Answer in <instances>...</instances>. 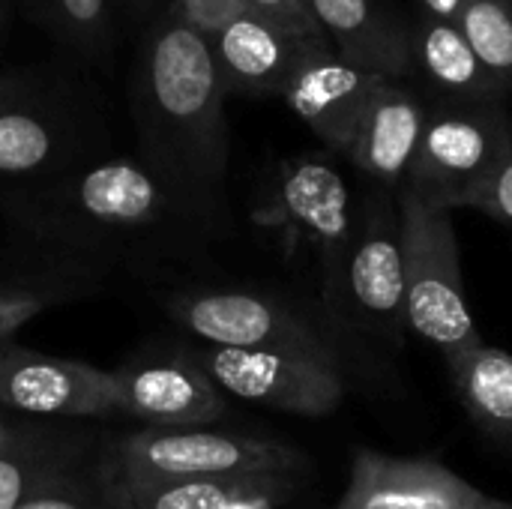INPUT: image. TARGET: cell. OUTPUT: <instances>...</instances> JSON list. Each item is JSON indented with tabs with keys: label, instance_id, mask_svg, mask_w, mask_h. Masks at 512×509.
Here are the masks:
<instances>
[{
	"label": "cell",
	"instance_id": "30",
	"mask_svg": "<svg viewBox=\"0 0 512 509\" xmlns=\"http://www.w3.org/2000/svg\"><path fill=\"white\" fill-rule=\"evenodd\" d=\"M135 6H147V3H153V0H132Z\"/></svg>",
	"mask_w": 512,
	"mask_h": 509
},
{
	"label": "cell",
	"instance_id": "24",
	"mask_svg": "<svg viewBox=\"0 0 512 509\" xmlns=\"http://www.w3.org/2000/svg\"><path fill=\"white\" fill-rule=\"evenodd\" d=\"M18 509H135V504H132L129 492L123 489V483L108 468L105 477L90 480V483L66 477L63 483L30 498Z\"/></svg>",
	"mask_w": 512,
	"mask_h": 509
},
{
	"label": "cell",
	"instance_id": "10",
	"mask_svg": "<svg viewBox=\"0 0 512 509\" xmlns=\"http://www.w3.org/2000/svg\"><path fill=\"white\" fill-rule=\"evenodd\" d=\"M0 405L33 417H120L117 375L9 342L0 348Z\"/></svg>",
	"mask_w": 512,
	"mask_h": 509
},
{
	"label": "cell",
	"instance_id": "14",
	"mask_svg": "<svg viewBox=\"0 0 512 509\" xmlns=\"http://www.w3.org/2000/svg\"><path fill=\"white\" fill-rule=\"evenodd\" d=\"M222 84L243 96H282L297 69L324 48L318 42L294 39L252 12L231 18L216 33H207Z\"/></svg>",
	"mask_w": 512,
	"mask_h": 509
},
{
	"label": "cell",
	"instance_id": "6",
	"mask_svg": "<svg viewBox=\"0 0 512 509\" xmlns=\"http://www.w3.org/2000/svg\"><path fill=\"white\" fill-rule=\"evenodd\" d=\"M303 465L300 453L288 444L198 429H138L117 441L111 474L120 483H159V480H204V477H237V474H297Z\"/></svg>",
	"mask_w": 512,
	"mask_h": 509
},
{
	"label": "cell",
	"instance_id": "3",
	"mask_svg": "<svg viewBox=\"0 0 512 509\" xmlns=\"http://www.w3.org/2000/svg\"><path fill=\"white\" fill-rule=\"evenodd\" d=\"M402 264H405V324L444 360L486 342L474 324L462 279L453 213L399 192Z\"/></svg>",
	"mask_w": 512,
	"mask_h": 509
},
{
	"label": "cell",
	"instance_id": "8",
	"mask_svg": "<svg viewBox=\"0 0 512 509\" xmlns=\"http://www.w3.org/2000/svg\"><path fill=\"white\" fill-rule=\"evenodd\" d=\"M168 309L171 318L207 348L330 351L300 312L258 291H186L177 294Z\"/></svg>",
	"mask_w": 512,
	"mask_h": 509
},
{
	"label": "cell",
	"instance_id": "17",
	"mask_svg": "<svg viewBox=\"0 0 512 509\" xmlns=\"http://www.w3.org/2000/svg\"><path fill=\"white\" fill-rule=\"evenodd\" d=\"M333 51L366 72L399 78L414 63L411 39L372 0H309Z\"/></svg>",
	"mask_w": 512,
	"mask_h": 509
},
{
	"label": "cell",
	"instance_id": "5",
	"mask_svg": "<svg viewBox=\"0 0 512 509\" xmlns=\"http://www.w3.org/2000/svg\"><path fill=\"white\" fill-rule=\"evenodd\" d=\"M512 150V123L501 102H441L429 108L414 165L399 192L432 207H471Z\"/></svg>",
	"mask_w": 512,
	"mask_h": 509
},
{
	"label": "cell",
	"instance_id": "4",
	"mask_svg": "<svg viewBox=\"0 0 512 509\" xmlns=\"http://www.w3.org/2000/svg\"><path fill=\"white\" fill-rule=\"evenodd\" d=\"M255 222L282 237L288 258H312L318 264L324 303L336 315L342 270L357 228L351 189L336 165L318 156L285 162L258 204Z\"/></svg>",
	"mask_w": 512,
	"mask_h": 509
},
{
	"label": "cell",
	"instance_id": "12",
	"mask_svg": "<svg viewBox=\"0 0 512 509\" xmlns=\"http://www.w3.org/2000/svg\"><path fill=\"white\" fill-rule=\"evenodd\" d=\"M120 414L150 423L153 429H198L225 417V393L189 360L141 363L114 372Z\"/></svg>",
	"mask_w": 512,
	"mask_h": 509
},
{
	"label": "cell",
	"instance_id": "9",
	"mask_svg": "<svg viewBox=\"0 0 512 509\" xmlns=\"http://www.w3.org/2000/svg\"><path fill=\"white\" fill-rule=\"evenodd\" d=\"M342 318L372 330H399L405 324V264L402 216L387 198H372L357 213L354 240L345 258L339 303Z\"/></svg>",
	"mask_w": 512,
	"mask_h": 509
},
{
	"label": "cell",
	"instance_id": "23",
	"mask_svg": "<svg viewBox=\"0 0 512 509\" xmlns=\"http://www.w3.org/2000/svg\"><path fill=\"white\" fill-rule=\"evenodd\" d=\"M39 21L75 51L96 57L108 48L111 0H27Z\"/></svg>",
	"mask_w": 512,
	"mask_h": 509
},
{
	"label": "cell",
	"instance_id": "18",
	"mask_svg": "<svg viewBox=\"0 0 512 509\" xmlns=\"http://www.w3.org/2000/svg\"><path fill=\"white\" fill-rule=\"evenodd\" d=\"M135 509H279L297 489V474H237L204 480L123 483Z\"/></svg>",
	"mask_w": 512,
	"mask_h": 509
},
{
	"label": "cell",
	"instance_id": "15",
	"mask_svg": "<svg viewBox=\"0 0 512 509\" xmlns=\"http://www.w3.org/2000/svg\"><path fill=\"white\" fill-rule=\"evenodd\" d=\"M69 144V114L51 96L21 81H0V177L48 174L66 162Z\"/></svg>",
	"mask_w": 512,
	"mask_h": 509
},
{
	"label": "cell",
	"instance_id": "11",
	"mask_svg": "<svg viewBox=\"0 0 512 509\" xmlns=\"http://www.w3.org/2000/svg\"><path fill=\"white\" fill-rule=\"evenodd\" d=\"M333 509H512L435 459L357 450Z\"/></svg>",
	"mask_w": 512,
	"mask_h": 509
},
{
	"label": "cell",
	"instance_id": "1",
	"mask_svg": "<svg viewBox=\"0 0 512 509\" xmlns=\"http://www.w3.org/2000/svg\"><path fill=\"white\" fill-rule=\"evenodd\" d=\"M225 96L207 33L180 9L156 21L132 75L141 159L198 198L213 195L228 171Z\"/></svg>",
	"mask_w": 512,
	"mask_h": 509
},
{
	"label": "cell",
	"instance_id": "28",
	"mask_svg": "<svg viewBox=\"0 0 512 509\" xmlns=\"http://www.w3.org/2000/svg\"><path fill=\"white\" fill-rule=\"evenodd\" d=\"M177 9L201 33H216L231 18L249 12V0H177Z\"/></svg>",
	"mask_w": 512,
	"mask_h": 509
},
{
	"label": "cell",
	"instance_id": "22",
	"mask_svg": "<svg viewBox=\"0 0 512 509\" xmlns=\"http://www.w3.org/2000/svg\"><path fill=\"white\" fill-rule=\"evenodd\" d=\"M69 462L72 459L54 447L15 438L6 450H0V509H18L63 483L69 477Z\"/></svg>",
	"mask_w": 512,
	"mask_h": 509
},
{
	"label": "cell",
	"instance_id": "2",
	"mask_svg": "<svg viewBox=\"0 0 512 509\" xmlns=\"http://www.w3.org/2000/svg\"><path fill=\"white\" fill-rule=\"evenodd\" d=\"M201 201L144 159L117 156L57 177L36 204V228L69 243H99L162 228Z\"/></svg>",
	"mask_w": 512,
	"mask_h": 509
},
{
	"label": "cell",
	"instance_id": "20",
	"mask_svg": "<svg viewBox=\"0 0 512 509\" xmlns=\"http://www.w3.org/2000/svg\"><path fill=\"white\" fill-rule=\"evenodd\" d=\"M447 366L471 420L512 450V354L480 342L447 360Z\"/></svg>",
	"mask_w": 512,
	"mask_h": 509
},
{
	"label": "cell",
	"instance_id": "29",
	"mask_svg": "<svg viewBox=\"0 0 512 509\" xmlns=\"http://www.w3.org/2000/svg\"><path fill=\"white\" fill-rule=\"evenodd\" d=\"M15 441V432L3 423V417H0V450H6L9 444Z\"/></svg>",
	"mask_w": 512,
	"mask_h": 509
},
{
	"label": "cell",
	"instance_id": "19",
	"mask_svg": "<svg viewBox=\"0 0 512 509\" xmlns=\"http://www.w3.org/2000/svg\"><path fill=\"white\" fill-rule=\"evenodd\" d=\"M411 45L414 60L444 102H501L507 87L483 66L471 42L453 24L426 15Z\"/></svg>",
	"mask_w": 512,
	"mask_h": 509
},
{
	"label": "cell",
	"instance_id": "13",
	"mask_svg": "<svg viewBox=\"0 0 512 509\" xmlns=\"http://www.w3.org/2000/svg\"><path fill=\"white\" fill-rule=\"evenodd\" d=\"M384 75L345 63L333 48L315 51L288 81V108L336 153L351 150L360 117Z\"/></svg>",
	"mask_w": 512,
	"mask_h": 509
},
{
	"label": "cell",
	"instance_id": "16",
	"mask_svg": "<svg viewBox=\"0 0 512 509\" xmlns=\"http://www.w3.org/2000/svg\"><path fill=\"white\" fill-rule=\"evenodd\" d=\"M426 114L429 108L411 90L396 78H381L360 117L348 159L381 186L402 189L426 129Z\"/></svg>",
	"mask_w": 512,
	"mask_h": 509
},
{
	"label": "cell",
	"instance_id": "21",
	"mask_svg": "<svg viewBox=\"0 0 512 509\" xmlns=\"http://www.w3.org/2000/svg\"><path fill=\"white\" fill-rule=\"evenodd\" d=\"M432 18L453 24L483 66L512 87V0H420Z\"/></svg>",
	"mask_w": 512,
	"mask_h": 509
},
{
	"label": "cell",
	"instance_id": "7",
	"mask_svg": "<svg viewBox=\"0 0 512 509\" xmlns=\"http://www.w3.org/2000/svg\"><path fill=\"white\" fill-rule=\"evenodd\" d=\"M192 360L225 396L294 417H330L348 393L333 351L204 345Z\"/></svg>",
	"mask_w": 512,
	"mask_h": 509
},
{
	"label": "cell",
	"instance_id": "31",
	"mask_svg": "<svg viewBox=\"0 0 512 509\" xmlns=\"http://www.w3.org/2000/svg\"><path fill=\"white\" fill-rule=\"evenodd\" d=\"M0 21H3V15H0Z\"/></svg>",
	"mask_w": 512,
	"mask_h": 509
},
{
	"label": "cell",
	"instance_id": "27",
	"mask_svg": "<svg viewBox=\"0 0 512 509\" xmlns=\"http://www.w3.org/2000/svg\"><path fill=\"white\" fill-rule=\"evenodd\" d=\"M471 210H480L504 225H512V150L501 168L489 177V183L474 195Z\"/></svg>",
	"mask_w": 512,
	"mask_h": 509
},
{
	"label": "cell",
	"instance_id": "26",
	"mask_svg": "<svg viewBox=\"0 0 512 509\" xmlns=\"http://www.w3.org/2000/svg\"><path fill=\"white\" fill-rule=\"evenodd\" d=\"M48 306V294L30 285H0V348Z\"/></svg>",
	"mask_w": 512,
	"mask_h": 509
},
{
	"label": "cell",
	"instance_id": "25",
	"mask_svg": "<svg viewBox=\"0 0 512 509\" xmlns=\"http://www.w3.org/2000/svg\"><path fill=\"white\" fill-rule=\"evenodd\" d=\"M249 12L294 39L330 45L309 0H249Z\"/></svg>",
	"mask_w": 512,
	"mask_h": 509
}]
</instances>
